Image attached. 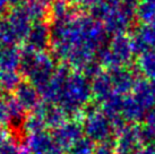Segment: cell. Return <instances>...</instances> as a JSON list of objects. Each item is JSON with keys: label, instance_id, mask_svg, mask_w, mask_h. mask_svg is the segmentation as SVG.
Segmentation results:
<instances>
[{"label": "cell", "instance_id": "1", "mask_svg": "<svg viewBox=\"0 0 155 154\" xmlns=\"http://www.w3.org/2000/svg\"><path fill=\"white\" fill-rule=\"evenodd\" d=\"M24 48L34 52L44 51L50 44V27L44 21L35 22L32 24L30 32L25 38Z\"/></svg>", "mask_w": 155, "mask_h": 154}, {"label": "cell", "instance_id": "2", "mask_svg": "<svg viewBox=\"0 0 155 154\" xmlns=\"http://www.w3.org/2000/svg\"><path fill=\"white\" fill-rule=\"evenodd\" d=\"M21 61L22 50L18 45H0V70H16Z\"/></svg>", "mask_w": 155, "mask_h": 154}, {"label": "cell", "instance_id": "3", "mask_svg": "<svg viewBox=\"0 0 155 154\" xmlns=\"http://www.w3.org/2000/svg\"><path fill=\"white\" fill-rule=\"evenodd\" d=\"M19 79L16 70H0V82L6 85H14Z\"/></svg>", "mask_w": 155, "mask_h": 154}, {"label": "cell", "instance_id": "4", "mask_svg": "<svg viewBox=\"0 0 155 154\" xmlns=\"http://www.w3.org/2000/svg\"><path fill=\"white\" fill-rule=\"evenodd\" d=\"M67 1H70V2H74V4L78 5V6H83V7H94L97 4L102 2L103 0H67Z\"/></svg>", "mask_w": 155, "mask_h": 154}, {"label": "cell", "instance_id": "5", "mask_svg": "<svg viewBox=\"0 0 155 154\" xmlns=\"http://www.w3.org/2000/svg\"><path fill=\"white\" fill-rule=\"evenodd\" d=\"M40 1H42L44 5H47V4H52V2L56 1V0H40Z\"/></svg>", "mask_w": 155, "mask_h": 154}]
</instances>
